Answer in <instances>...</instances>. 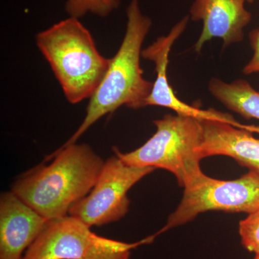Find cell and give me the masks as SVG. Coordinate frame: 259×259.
<instances>
[{
    "label": "cell",
    "instance_id": "obj_8",
    "mask_svg": "<svg viewBox=\"0 0 259 259\" xmlns=\"http://www.w3.org/2000/svg\"><path fill=\"white\" fill-rule=\"evenodd\" d=\"M190 18L185 16L172 28L169 33L158 37L150 47L142 51V57L153 61L156 65V78L153 82L152 90L146 102V107L158 106L171 109L177 115L192 117L197 120L218 121L230 124L241 129L248 128V125L237 121L230 114L218 111L211 108L202 110L182 102L168 82L167 77V66L168 56L174 44L185 31Z\"/></svg>",
    "mask_w": 259,
    "mask_h": 259
},
{
    "label": "cell",
    "instance_id": "obj_4",
    "mask_svg": "<svg viewBox=\"0 0 259 259\" xmlns=\"http://www.w3.org/2000/svg\"><path fill=\"white\" fill-rule=\"evenodd\" d=\"M156 131L141 147L128 153L114 148L116 156L131 166L163 168L190 189L207 177L201 169L199 153L202 138L200 120L167 114L155 120Z\"/></svg>",
    "mask_w": 259,
    "mask_h": 259
},
{
    "label": "cell",
    "instance_id": "obj_17",
    "mask_svg": "<svg viewBox=\"0 0 259 259\" xmlns=\"http://www.w3.org/2000/svg\"><path fill=\"white\" fill-rule=\"evenodd\" d=\"M253 259H259V253H257V254H255L254 258Z\"/></svg>",
    "mask_w": 259,
    "mask_h": 259
},
{
    "label": "cell",
    "instance_id": "obj_13",
    "mask_svg": "<svg viewBox=\"0 0 259 259\" xmlns=\"http://www.w3.org/2000/svg\"><path fill=\"white\" fill-rule=\"evenodd\" d=\"M120 5V0H67L66 10L72 18L79 19L88 13L104 18Z\"/></svg>",
    "mask_w": 259,
    "mask_h": 259
},
{
    "label": "cell",
    "instance_id": "obj_5",
    "mask_svg": "<svg viewBox=\"0 0 259 259\" xmlns=\"http://www.w3.org/2000/svg\"><path fill=\"white\" fill-rule=\"evenodd\" d=\"M152 239L136 243L110 239L67 215L49 221L23 259H129L131 250Z\"/></svg>",
    "mask_w": 259,
    "mask_h": 259
},
{
    "label": "cell",
    "instance_id": "obj_11",
    "mask_svg": "<svg viewBox=\"0 0 259 259\" xmlns=\"http://www.w3.org/2000/svg\"><path fill=\"white\" fill-rule=\"evenodd\" d=\"M199 120L202 127L198 150L201 158L228 156L259 173V139L253 137V133L218 121Z\"/></svg>",
    "mask_w": 259,
    "mask_h": 259
},
{
    "label": "cell",
    "instance_id": "obj_10",
    "mask_svg": "<svg viewBox=\"0 0 259 259\" xmlns=\"http://www.w3.org/2000/svg\"><path fill=\"white\" fill-rule=\"evenodd\" d=\"M240 0H194L190 18L202 21V32L194 45V51L201 52L204 44L214 37H220L223 47L243 40V29L249 24L252 15Z\"/></svg>",
    "mask_w": 259,
    "mask_h": 259
},
{
    "label": "cell",
    "instance_id": "obj_7",
    "mask_svg": "<svg viewBox=\"0 0 259 259\" xmlns=\"http://www.w3.org/2000/svg\"><path fill=\"white\" fill-rule=\"evenodd\" d=\"M154 170L131 166L116 155L112 156L104 163L93 190L71 207L69 215L90 228L120 221L128 212V191Z\"/></svg>",
    "mask_w": 259,
    "mask_h": 259
},
{
    "label": "cell",
    "instance_id": "obj_15",
    "mask_svg": "<svg viewBox=\"0 0 259 259\" xmlns=\"http://www.w3.org/2000/svg\"><path fill=\"white\" fill-rule=\"evenodd\" d=\"M250 47L253 50V57L243 69V73L246 75L259 72V30L255 29L249 34Z\"/></svg>",
    "mask_w": 259,
    "mask_h": 259
},
{
    "label": "cell",
    "instance_id": "obj_6",
    "mask_svg": "<svg viewBox=\"0 0 259 259\" xmlns=\"http://www.w3.org/2000/svg\"><path fill=\"white\" fill-rule=\"evenodd\" d=\"M259 209V173L250 171L237 180H215L207 176L198 185L185 189L177 209L170 214L163 233L190 222L207 211L245 212Z\"/></svg>",
    "mask_w": 259,
    "mask_h": 259
},
{
    "label": "cell",
    "instance_id": "obj_12",
    "mask_svg": "<svg viewBox=\"0 0 259 259\" xmlns=\"http://www.w3.org/2000/svg\"><path fill=\"white\" fill-rule=\"evenodd\" d=\"M208 88L211 95L231 111L246 119L259 120V91L248 81L237 79L226 83L212 79Z\"/></svg>",
    "mask_w": 259,
    "mask_h": 259
},
{
    "label": "cell",
    "instance_id": "obj_3",
    "mask_svg": "<svg viewBox=\"0 0 259 259\" xmlns=\"http://www.w3.org/2000/svg\"><path fill=\"white\" fill-rule=\"evenodd\" d=\"M36 44L70 103L93 96L110 59L99 52L91 33L79 19L70 17L39 32Z\"/></svg>",
    "mask_w": 259,
    "mask_h": 259
},
{
    "label": "cell",
    "instance_id": "obj_16",
    "mask_svg": "<svg viewBox=\"0 0 259 259\" xmlns=\"http://www.w3.org/2000/svg\"><path fill=\"white\" fill-rule=\"evenodd\" d=\"M240 1L243 2V3H253L254 2V0H240Z\"/></svg>",
    "mask_w": 259,
    "mask_h": 259
},
{
    "label": "cell",
    "instance_id": "obj_14",
    "mask_svg": "<svg viewBox=\"0 0 259 259\" xmlns=\"http://www.w3.org/2000/svg\"><path fill=\"white\" fill-rule=\"evenodd\" d=\"M239 234L245 249L259 253V209L240 222Z\"/></svg>",
    "mask_w": 259,
    "mask_h": 259
},
{
    "label": "cell",
    "instance_id": "obj_1",
    "mask_svg": "<svg viewBox=\"0 0 259 259\" xmlns=\"http://www.w3.org/2000/svg\"><path fill=\"white\" fill-rule=\"evenodd\" d=\"M15 181L12 192L48 221L66 217L96 184L105 161L88 144L69 145L49 155Z\"/></svg>",
    "mask_w": 259,
    "mask_h": 259
},
{
    "label": "cell",
    "instance_id": "obj_9",
    "mask_svg": "<svg viewBox=\"0 0 259 259\" xmlns=\"http://www.w3.org/2000/svg\"><path fill=\"white\" fill-rule=\"evenodd\" d=\"M48 220L10 192L0 197V259H23Z\"/></svg>",
    "mask_w": 259,
    "mask_h": 259
},
{
    "label": "cell",
    "instance_id": "obj_2",
    "mask_svg": "<svg viewBox=\"0 0 259 259\" xmlns=\"http://www.w3.org/2000/svg\"><path fill=\"white\" fill-rule=\"evenodd\" d=\"M126 13L127 28L120 49L110 59L103 79L90 97L83 122L61 148L75 144L93 124L121 106L134 110L146 107L153 82L144 77L141 58L143 44L152 22L143 14L139 0H131Z\"/></svg>",
    "mask_w": 259,
    "mask_h": 259
}]
</instances>
